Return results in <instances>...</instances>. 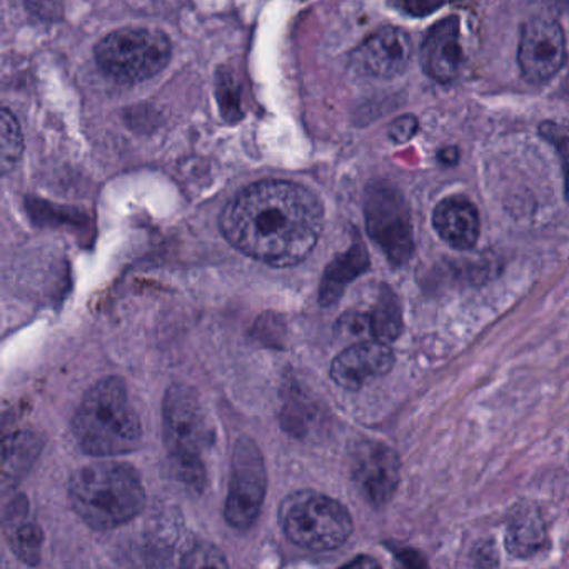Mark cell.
Listing matches in <instances>:
<instances>
[{
    "label": "cell",
    "mask_w": 569,
    "mask_h": 569,
    "mask_svg": "<svg viewBox=\"0 0 569 569\" xmlns=\"http://www.w3.org/2000/svg\"><path fill=\"white\" fill-rule=\"evenodd\" d=\"M398 8L408 12V14L428 16L436 11V9L442 8V6L431 4V2H405V4H398Z\"/></svg>",
    "instance_id": "25"
},
{
    "label": "cell",
    "mask_w": 569,
    "mask_h": 569,
    "mask_svg": "<svg viewBox=\"0 0 569 569\" xmlns=\"http://www.w3.org/2000/svg\"><path fill=\"white\" fill-rule=\"evenodd\" d=\"M539 134L555 146L559 158L562 161L566 176V196L569 199V128L568 126L556 124V122H542Z\"/></svg>",
    "instance_id": "22"
},
{
    "label": "cell",
    "mask_w": 569,
    "mask_h": 569,
    "mask_svg": "<svg viewBox=\"0 0 569 569\" xmlns=\"http://www.w3.org/2000/svg\"><path fill=\"white\" fill-rule=\"evenodd\" d=\"M549 538L545 519L536 509L516 511L506 529V548L518 558H531L548 548Z\"/></svg>",
    "instance_id": "15"
},
{
    "label": "cell",
    "mask_w": 569,
    "mask_h": 569,
    "mask_svg": "<svg viewBox=\"0 0 569 569\" xmlns=\"http://www.w3.org/2000/svg\"><path fill=\"white\" fill-rule=\"evenodd\" d=\"M352 481L369 505L391 501L399 485V458L389 446L362 441L356 446L351 461Z\"/></svg>",
    "instance_id": "10"
},
{
    "label": "cell",
    "mask_w": 569,
    "mask_h": 569,
    "mask_svg": "<svg viewBox=\"0 0 569 569\" xmlns=\"http://www.w3.org/2000/svg\"><path fill=\"white\" fill-rule=\"evenodd\" d=\"M69 499L86 525L114 529L141 515L146 491L132 466L102 461L82 466L71 476Z\"/></svg>",
    "instance_id": "2"
},
{
    "label": "cell",
    "mask_w": 569,
    "mask_h": 569,
    "mask_svg": "<svg viewBox=\"0 0 569 569\" xmlns=\"http://www.w3.org/2000/svg\"><path fill=\"white\" fill-rule=\"evenodd\" d=\"M418 119L415 116H401V118L396 119L389 126V138L395 142H399V144L408 142L418 131Z\"/></svg>",
    "instance_id": "23"
},
{
    "label": "cell",
    "mask_w": 569,
    "mask_h": 569,
    "mask_svg": "<svg viewBox=\"0 0 569 569\" xmlns=\"http://www.w3.org/2000/svg\"><path fill=\"white\" fill-rule=\"evenodd\" d=\"M432 226L439 238L458 251L475 248L481 232L478 209L461 196H452L436 206Z\"/></svg>",
    "instance_id": "14"
},
{
    "label": "cell",
    "mask_w": 569,
    "mask_h": 569,
    "mask_svg": "<svg viewBox=\"0 0 569 569\" xmlns=\"http://www.w3.org/2000/svg\"><path fill=\"white\" fill-rule=\"evenodd\" d=\"M41 451L38 438L31 432L8 436L4 441V478H16L28 471Z\"/></svg>",
    "instance_id": "19"
},
{
    "label": "cell",
    "mask_w": 569,
    "mask_h": 569,
    "mask_svg": "<svg viewBox=\"0 0 569 569\" xmlns=\"http://www.w3.org/2000/svg\"><path fill=\"white\" fill-rule=\"evenodd\" d=\"M399 561H401L405 569H428L425 558L419 552L411 551V549L399 552Z\"/></svg>",
    "instance_id": "24"
},
{
    "label": "cell",
    "mask_w": 569,
    "mask_h": 569,
    "mask_svg": "<svg viewBox=\"0 0 569 569\" xmlns=\"http://www.w3.org/2000/svg\"><path fill=\"white\" fill-rule=\"evenodd\" d=\"M164 441L178 478L188 488H206L204 456L214 445V429L202 409L198 392L176 385L166 392L162 405Z\"/></svg>",
    "instance_id": "4"
},
{
    "label": "cell",
    "mask_w": 569,
    "mask_h": 569,
    "mask_svg": "<svg viewBox=\"0 0 569 569\" xmlns=\"http://www.w3.org/2000/svg\"><path fill=\"white\" fill-rule=\"evenodd\" d=\"M82 451L96 458L128 455L139 448L141 421L129 401L121 378L101 379L92 386L72 421Z\"/></svg>",
    "instance_id": "3"
},
{
    "label": "cell",
    "mask_w": 569,
    "mask_h": 569,
    "mask_svg": "<svg viewBox=\"0 0 569 569\" xmlns=\"http://www.w3.org/2000/svg\"><path fill=\"white\" fill-rule=\"evenodd\" d=\"M369 318V335L375 341L389 345L402 332V312L398 299L391 291L382 292Z\"/></svg>",
    "instance_id": "18"
},
{
    "label": "cell",
    "mask_w": 569,
    "mask_h": 569,
    "mask_svg": "<svg viewBox=\"0 0 569 569\" xmlns=\"http://www.w3.org/2000/svg\"><path fill=\"white\" fill-rule=\"evenodd\" d=\"M395 365L391 348L382 342L362 341L336 356L331 365V378L348 391H358L371 379L388 375Z\"/></svg>",
    "instance_id": "12"
},
{
    "label": "cell",
    "mask_w": 569,
    "mask_h": 569,
    "mask_svg": "<svg viewBox=\"0 0 569 569\" xmlns=\"http://www.w3.org/2000/svg\"><path fill=\"white\" fill-rule=\"evenodd\" d=\"M341 569H382L376 559L369 556H358V558L349 561L348 565L342 566Z\"/></svg>",
    "instance_id": "26"
},
{
    "label": "cell",
    "mask_w": 569,
    "mask_h": 569,
    "mask_svg": "<svg viewBox=\"0 0 569 569\" xmlns=\"http://www.w3.org/2000/svg\"><path fill=\"white\" fill-rule=\"evenodd\" d=\"M566 61L565 32L551 18H532L522 26L518 62L522 76L531 82L555 78Z\"/></svg>",
    "instance_id": "9"
},
{
    "label": "cell",
    "mask_w": 569,
    "mask_h": 569,
    "mask_svg": "<svg viewBox=\"0 0 569 569\" xmlns=\"http://www.w3.org/2000/svg\"><path fill=\"white\" fill-rule=\"evenodd\" d=\"M465 56L459 41V19H442L426 36L421 48V66L429 78L451 82L461 71Z\"/></svg>",
    "instance_id": "13"
},
{
    "label": "cell",
    "mask_w": 569,
    "mask_h": 569,
    "mask_svg": "<svg viewBox=\"0 0 569 569\" xmlns=\"http://www.w3.org/2000/svg\"><path fill=\"white\" fill-rule=\"evenodd\" d=\"M268 489L261 449L248 436L238 438L232 452L231 481L226 499V521L239 531L254 525Z\"/></svg>",
    "instance_id": "8"
},
{
    "label": "cell",
    "mask_w": 569,
    "mask_h": 569,
    "mask_svg": "<svg viewBox=\"0 0 569 569\" xmlns=\"http://www.w3.org/2000/svg\"><path fill=\"white\" fill-rule=\"evenodd\" d=\"M459 159V152L456 148H448L445 149V151L439 152V161L442 162V164H456Z\"/></svg>",
    "instance_id": "27"
},
{
    "label": "cell",
    "mask_w": 569,
    "mask_h": 569,
    "mask_svg": "<svg viewBox=\"0 0 569 569\" xmlns=\"http://www.w3.org/2000/svg\"><path fill=\"white\" fill-rule=\"evenodd\" d=\"M0 166L2 174H8L14 166L21 161L24 152V138H22L21 126L16 116L8 108L2 109V121H0Z\"/></svg>",
    "instance_id": "20"
},
{
    "label": "cell",
    "mask_w": 569,
    "mask_h": 569,
    "mask_svg": "<svg viewBox=\"0 0 569 569\" xmlns=\"http://www.w3.org/2000/svg\"><path fill=\"white\" fill-rule=\"evenodd\" d=\"M94 58L101 71L116 81H148L171 62V39L159 29H119L99 41Z\"/></svg>",
    "instance_id": "6"
},
{
    "label": "cell",
    "mask_w": 569,
    "mask_h": 569,
    "mask_svg": "<svg viewBox=\"0 0 569 569\" xmlns=\"http://www.w3.org/2000/svg\"><path fill=\"white\" fill-rule=\"evenodd\" d=\"M179 569H229V565L221 549L211 542H199L184 556Z\"/></svg>",
    "instance_id": "21"
},
{
    "label": "cell",
    "mask_w": 569,
    "mask_h": 569,
    "mask_svg": "<svg viewBox=\"0 0 569 569\" xmlns=\"http://www.w3.org/2000/svg\"><path fill=\"white\" fill-rule=\"evenodd\" d=\"M325 209L315 192L281 179L248 186L222 211L219 226L229 244L272 268L305 261L318 244Z\"/></svg>",
    "instance_id": "1"
},
{
    "label": "cell",
    "mask_w": 569,
    "mask_h": 569,
    "mask_svg": "<svg viewBox=\"0 0 569 569\" xmlns=\"http://www.w3.org/2000/svg\"><path fill=\"white\" fill-rule=\"evenodd\" d=\"M282 531L289 541L309 551H331L348 541L352 518L348 509L316 491H299L281 506Z\"/></svg>",
    "instance_id": "5"
},
{
    "label": "cell",
    "mask_w": 569,
    "mask_h": 569,
    "mask_svg": "<svg viewBox=\"0 0 569 569\" xmlns=\"http://www.w3.org/2000/svg\"><path fill=\"white\" fill-rule=\"evenodd\" d=\"M368 268V252H366L365 246L362 244L352 246L341 258L336 259V261L329 266L325 279H322L321 298H319L322 305L329 306L338 301L342 292H345L346 286L355 281V279L361 276Z\"/></svg>",
    "instance_id": "17"
},
{
    "label": "cell",
    "mask_w": 569,
    "mask_h": 569,
    "mask_svg": "<svg viewBox=\"0 0 569 569\" xmlns=\"http://www.w3.org/2000/svg\"><path fill=\"white\" fill-rule=\"evenodd\" d=\"M12 511L6 516V536L12 551L28 562L36 566L41 561L42 531L29 518V506L24 499L12 502Z\"/></svg>",
    "instance_id": "16"
},
{
    "label": "cell",
    "mask_w": 569,
    "mask_h": 569,
    "mask_svg": "<svg viewBox=\"0 0 569 569\" xmlns=\"http://www.w3.org/2000/svg\"><path fill=\"white\" fill-rule=\"evenodd\" d=\"M366 224L392 266H405L415 251L411 216L398 189L378 182L366 194Z\"/></svg>",
    "instance_id": "7"
},
{
    "label": "cell",
    "mask_w": 569,
    "mask_h": 569,
    "mask_svg": "<svg viewBox=\"0 0 569 569\" xmlns=\"http://www.w3.org/2000/svg\"><path fill=\"white\" fill-rule=\"evenodd\" d=\"M411 38L399 28H382L351 54V68L368 78L392 79L411 62Z\"/></svg>",
    "instance_id": "11"
}]
</instances>
